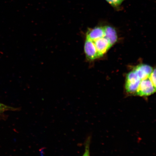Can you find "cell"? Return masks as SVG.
<instances>
[{
	"instance_id": "cell-3",
	"label": "cell",
	"mask_w": 156,
	"mask_h": 156,
	"mask_svg": "<svg viewBox=\"0 0 156 156\" xmlns=\"http://www.w3.org/2000/svg\"><path fill=\"white\" fill-rule=\"evenodd\" d=\"M106 1L112 7L118 9L125 0H106Z\"/></svg>"
},
{
	"instance_id": "cell-2",
	"label": "cell",
	"mask_w": 156,
	"mask_h": 156,
	"mask_svg": "<svg viewBox=\"0 0 156 156\" xmlns=\"http://www.w3.org/2000/svg\"><path fill=\"white\" fill-rule=\"evenodd\" d=\"M155 70L150 66L141 64L134 67L126 76L125 89L129 94L135 95L142 81L149 77Z\"/></svg>"
},
{
	"instance_id": "cell-4",
	"label": "cell",
	"mask_w": 156,
	"mask_h": 156,
	"mask_svg": "<svg viewBox=\"0 0 156 156\" xmlns=\"http://www.w3.org/2000/svg\"><path fill=\"white\" fill-rule=\"evenodd\" d=\"M90 138L89 137L85 142V151L82 156H90Z\"/></svg>"
},
{
	"instance_id": "cell-1",
	"label": "cell",
	"mask_w": 156,
	"mask_h": 156,
	"mask_svg": "<svg viewBox=\"0 0 156 156\" xmlns=\"http://www.w3.org/2000/svg\"><path fill=\"white\" fill-rule=\"evenodd\" d=\"M115 29L112 26H97L87 31L85 42V53L88 59L102 57L117 41Z\"/></svg>"
},
{
	"instance_id": "cell-5",
	"label": "cell",
	"mask_w": 156,
	"mask_h": 156,
	"mask_svg": "<svg viewBox=\"0 0 156 156\" xmlns=\"http://www.w3.org/2000/svg\"><path fill=\"white\" fill-rule=\"evenodd\" d=\"M15 109L13 107H9L0 103V111L2 112L7 111L15 110Z\"/></svg>"
},
{
	"instance_id": "cell-6",
	"label": "cell",
	"mask_w": 156,
	"mask_h": 156,
	"mask_svg": "<svg viewBox=\"0 0 156 156\" xmlns=\"http://www.w3.org/2000/svg\"><path fill=\"white\" fill-rule=\"evenodd\" d=\"M1 113H3V112H1V111H0V114H1Z\"/></svg>"
}]
</instances>
